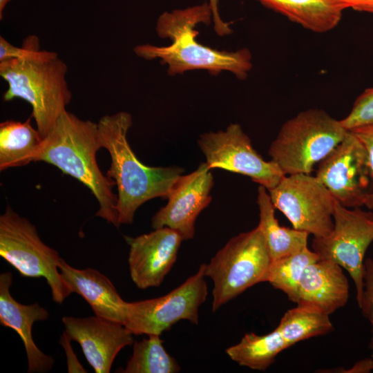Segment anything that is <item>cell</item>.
I'll return each mask as SVG.
<instances>
[{"mask_svg": "<svg viewBox=\"0 0 373 373\" xmlns=\"http://www.w3.org/2000/svg\"><path fill=\"white\" fill-rule=\"evenodd\" d=\"M212 17V10L207 2L164 12L158 17L155 30L160 37L170 39L171 44L167 46L139 45L134 48V52L147 60L160 59L168 66L169 75L206 70L213 75L228 71L240 79H245L252 68L251 54L247 48L220 51L196 40V26L201 23L209 25Z\"/></svg>", "mask_w": 373, "mask_h": 373, "instance_id": "6da1fadb", "label": "cell"}, {"mask_svg": "<svg viewBox=\"0 0 373 373\" xmlns=\"http://www.w3.org/2000/svg\"><path fill=\"white\" fill-rule=\"evenodd\" d=\"M131 125V115L124 111L104 115L97 122L101 146L108 151L111 159L106 175L117 186L119 225L132 223L135 211L146 201L167 198L184 172L178 166H149L142 163L127 140Z\"/></svg>", "mask_w": 373, "mask_h": 373, "instance_id": "7a4b0ae2", "label": "cell"}, {"mask_svg": "<svg viewBox=\"0 0 373 373\" xmlns=\"http://www.w3.org/2000/svg\"><path fill=\"white\" fill-rule=\"evenodd\" d=\"M101 148L97 123L66 110L44 137L37 162L50 164L84 184L99 203L96 216L118 227L117 197L112 191L115 183L102 173L97 162Z\"/></svg>", "mask_w": 373, "mask_h": 373, "instance_id": "3957f363", "label": "cell"}, {"mask_svg": "<svg viewBox=\"0 0 373 373\" xmlns=\"http://www.w3.org/2000/svg\"><path fill=\"white\" fill-rule=\"evenodd\" d=\"M67 73L66 64L52 51L39 58L1 61L0 76L8 84L3 99L26 101L37 129L45 137L70 102Z\"/></svg>", "mask_w": 373, "mask_h": 373, "instance_id": "277c9868", "label": "cell"}, {"mask_svg": "<svg viewBox=\"0 0 373 373\" xmlns=\"http://www.w3.org/2000/svg\"><path fill=\"white\" fill-rule=\"evenodd\" d=\"M347 132L341 120L324 110L307 109L282 125L268 154L285 175L310 174Z\"/></svg>", "mask_w": 373, "mask_h": 373, "instance_id": "5b68a950", "label": "cell"}, {"mask_svg": "<svg viewBox=\"0 0 373 373\" xmlns=\"http://www.w3.org/2000/svg\"><path fill=\"white\" fill-rule=\"evenodd\" d=\"M271 262L258 226L231 238L205 265V276L213 283L212 310L256 284L267 282Z\"/></svg>", "mask_w": 373, "mask_h": 373, "instance_id": "8992f818", "label": "cell"}, {"mask_svg": "<svg viewBox=\"0 0 373 373\" xmlns=\"http://www.w3.org/2000/svg\"><path fill=\"white\" fill-rule=\"evenodd\" d=\"M0 256L21 276L44 278L56 303L62 304L72 294L59 272L58 252L41 240L34 224L10 206L0 216Z\"/></svg>", "mask_w": 373, "mask_h": 373, "instance_id": "52a82bcc", "label": "cell"}, {"mask_svg": "<svg viewBox=\"0 0 373 373\" xmlns=\"http://www.w3.org/2000/svg\"><path fill=\"white\" fill-rule=\"evenodd\" d=\"M205 265L164 296L126 303L124 325L135 335H160L181 320L198 324V310L207 296Z\"/></svg>", "mask_w": 373, "mask_h": 373, "instance_id": "ba28073f", "label": "cell"}, {"mask_svg": "<svg viewBox=\"0 0 373 373\" xmlns=\"http://www.w3.org/2000/svg\"><path fill=\"white\" fill-rule=\"evenodd\" d=\"M333 218L332 231L326 236L314 237L312 250L320 259L334 262L349 273L358 303L364 287L365 254L373 242V212L348 208L336 201Z\"/></svg>", "mask_w": 373, "mask_h": 373, "instance_id": "9c48e42d", "label": "cell"}, {"mask_svg": "<svg viewBox=\"0 0 373 373\" xmlns=\"http://www.w3.org/2000/svg\"><path fill=\"white\" fill-rule=\"evenodd\" d=\"M267 191L274 207L294 229L314 237L326 236L332 231L336 200L316 175H287Z\"/></svg>", "mask_w": 373, "mask_h": 373, "instance_id": "30bf717a", "label": "cell"}, {"mask_svg": "<svg viewBox=\"0 0 373 373\" xmlns=\"http://www.w3.org/2000/svg\"><path fill=\"white\" fill-rule=\"evenodd\" d=\"M316 176L338 202L348 208L365 207L373 189L366 150L351 131L318 164Z\"/></svg>", "mask_w": 373, "mask_h": 373, "instance_id": "8fae6325", "label": "cell"}, {"mask_svg": "<svg viewBox=\"0 0 373 373\" xmlns=\"http://www.w3.org/2000/svg\"><path fill=\"white\" fill-rule=\"evenodd\" d=\"M198 143L211 169L219 168L248 176L267 190L285 176L276 164L265 160L255 150L238 124H231L225 131L204 133Z\"/></svg>", "mask_w": 373, "mask_h": 373, "instance_id": "7c38bea8", "label": "cell"}, {"mask_svg": "<svg viewBox=\"0 0 373 373\" xmlns=\"http://www.w3.org/2000/svg\"><path fill=\"white\" fill-rule=\"evenodd\" d=\"M210 170L203 162L192 173L177 180L167 197V204L152 218L154 229L166 227L178 232L183 240L193 238L195 220L211 200L213 178Z\"/></svg>", "mask_w": 373, "mask_h": 373, "instance_id": "4fadbf2b", "label": "cell"}, {"mask_svg": "<svg viewBox=\"0 0 373 373\" xmlns=\"http://www.w3.org/2000/svg\"><path fill=\"white\" fill-rule=\"evenodd\" d=\"M124 238L129 245L128 261L134 284L141 289L160 286L176 261L182 236L165 227Z\"/></svg>", "mask_w": 373, "mask_h": 373, "instance_id": "5bb4252c", "label": "cell"}, {"mask_svg": "<svg viewBox=\"0 0 373 373\" xmlns=\"http://www.w3.org/2000/svg\"><path fill=\"white\" fill-rule=\"evenodd\" d=\"M64 332L77 342L96 373H108L122 349L133 343V334L122 324L97 316H64Z\"/></svg>", "mask_w": 373, "mask_h": 373, "instance_id": "9a60e30c", "label": "cell"}, {"mask_svg": "<svg viewBox=\"0 0 373 373\" xmlns=\"http://www.w3.org/2000/svg\"><path fill=\"white\" fill-rule=\"evenodd\" d=\"M12 278L10 271L0 274V323L14 329L21 338L28 359V372H49L54 358L36 345L32 335L34 323L46 320L49 313L38 303L24 305L17 302L10 291Z\"/></svg>", "mask_w": 373, "mask_h": 373, "instance_id": "2e32d148", "label": "cell"}, {"mask_svg": "<svg viewBox=\"0 0 373 373\" xmlns=\"http://www.w3.org/2000/svg\"><path fill=\"white\" fill-rule=\"evenodd\" d=\"M349 290V283L342 267L319 258L305 269L295 303L329 315L347 303Z\"/></svg>", "mask_w": 373, "mask_h": 373, "instance_id": "e0dca14e", "label": "cell"}, {"mask_svg": "<svg viewBox=\"0 0 373 373\" xmlns=\"http://www.w3.org/2000/svg\"><path fill=\"white\" fill-rule=\"evenodd\" d=\"M59 269L72 293L81 296L96 316L124 325L127 302L108 277L93 268L73 267L62 258Z\"/></svg>", "mask_w": 373, "mask_h": 373, "instance_id": "ac0fdd59", "label": "cell"}, {"mask_svg": "<svg viewBox=\"0 0 373 373\" xmlns=\"http://www.w3.org/2000/svg\"><path fill=\"white\" fill-rule=\"evenodd\" d=\"M291 21L316 33L335 28L344 9L334 0H258Z\"/></svg>", "mask_w": 373, "mask_h": 373, "instance_id": "d6986e66", "label": "cell"}, {"mask_svg": "<svg viewBox=\"0 0 373 373\" xmlns=\"http://www.w3.org/2000/svg\"><path fill=\"white\" fill-rule=\"evenodd\" d=\"M31 115L26 122L6 120L0 124V170L37 162L44 137L31 124Z\"/></svg>", "mask_w": 373, "mask_h": 373, "instance_id": "ffe728a7", "label": "cell"}, {"mask_svg": "<svg viewBox=\"0 0 373 373\" xmlns=\"http://www.w3.org/2000/svg\"><path fill=\"white\" fill-rule=\"evenodd\" d=\"M257 203L259 209V223L266 241L271 260L296 253L307 247L309 233L283 227L275 217V207L267 189L259 185Z\"/></svg>", "mask_w": 373, "mask_h": 373, "instance_id": "44dd1931", "label": "cell"}, {"mask_svg": "<svg viewBox=\"0 0 373 373\" xmlns=\"http://www.w3.org/2000/svg\"><path fill=\"white\" fill-rule=\"evenodd\" d=\"M289 348L279 330L265 335L246 334L241 341L226 350L229 358L241 366L266 370L284 350Z\"/></svg>", "mask_w": 373, "mask_h": 373, "instance_id": "7402d4cb", "label": "cell"}, {"mask_svg": "<svg viewBox=\"0 0 373 373\" xmlns=\"http://www.w3.org/2000/svg\"><path fill=\"white\" fill-rule=\"evenodd\" d=\"M329 315L315 308L297 305L287 310L276 327L288 347L301 341L331 332Z\"/></svg>", "mask_w": 373, "mask_h": 373, "instance_id": "603a6c76", "label": "cell"}, {"mask_svg": "<svg viewBox=\"0 0 373 373\" xmlns=\"http://www.w3.org/2000/svg\"><path fill=\"white\" fill-rule=\"evenodd\" d=\"M148 336V338L134 343L133 354L122 372H178L181 368L176 360L165 350L160 335Z\"/></svg>", "mask_w": 373, "mask_h": 373, "instance_id": "cb8c5ba5", "label": "cell"}, {"mask_svg": "<svg viewBox=\"0 0 373 373\" xmlns=\"http://www.w3.org/2000/svg\"><path fill=\"white\" fill-rule=\"evenodd\" d=\"M318 259L316 253L305 247L296 253L271 260L267 282L295 303L299 282L305 269Z\"/></svg>", "mask_w": 373, "mask_h": 373, "instance_id": "d4e9b609", "label": "cell"}, {"mask_svg": "<svg viewBox=\"0 0 373 373\" xmlns=\"http://www.w3.org/2000/svg\"><path fill=\"white\" fill-rule=\"evenodd\" d=\"M341 122L347 131L373 125V87L365 89L356 99L351 111Z\"/></svg>", "mask_w": 373, "mask_h": 373, "instance_id": "484cf974", "label": "cell"}, {"mask_svg": "<svg viewBox=\"0 0 373 373\" xmlns=\"http://www.w3.org/2000/svg\"><path fill=\"white\" fill-rule=\"evenodd\" d=\"M51 51L41 50L39 40L35 35H29L21 47L11 44L0 37V62L9 59H30L48 55Z\"/></svg>", "mask_w": 373, "mask_h": 373, "instance_id": "4316f807", "label": "cell"}, {"mask_svg": "<svg viewBox=\"0 0 373 373\" xmlns=\"http://www.w3.org/2000/svg\"><path fill=\"white\" fill-rule=\"evenodd\" d=\"M364 287L361 299L358 303L363 315L371 325V338L369 347L373 352V258H367L364 262Z\"/></svg>", "mask_w": 373, "mask_h": 373, "instance_id": "83f0119b", "label": "cell"}, {"mask_svg": "<svg viewBox=\"0 0 373 373\" xmlns=\"http://www.w3.org/2000/svg\"><path fill=\"white\" fill-rule=\"evenodd\" d=\"M351 131L359 139L366 150L373 179V125L355 128ZM365 207L373 209V189Z\"/></svg>", "mask_w": 373, "mask_h": 373, "instance_id": "f1b7e54d", "label": "cell"}, {"mask_svg": "<svg viewBox=\"0 0 373 373\" xmlns=\"http://www.w3.org/2000/svg\"><path fill=\"white\" fill-rule=\"evenodd\" d=\"M71 340L68 338L66 334L64 332L61 338L60 343L65 349L67 361H68V372H85L84 367L79 365L77 358L74 354L70 341Z\"/></svg>", "mask_w": 373, "mask_h": 373, "instance_id": "f546056e", "label": "cell"}, {"mask_svg": "<svg viewBox=\"0 0 373 373\" xmlns=\"http://www.w3.org/2000/svg\"><path fill=\"white\" fill-rule=\"evenodd\" d=\"M212 10V20L213 21V27L216 33L220 36L229 35L232 30L229 24L224 22L218 11V0H209L208 2Z\"/></svg>", "mask_w": 373, "mask_h": 373, "instance_id": "4dcf8cb0", "label": "cell"}, {"mask_svg": "<svg viewBox=\"0 0 373 373\" xmlns=\"http://www.w3.org/2000/svg\"><path fill=\"white\" fill-rule=\"evenodd\" d=\"M344 10L351 8L356 11L373 14V0H334Z\"/></svg>", "mask_w": 373, "mask_h": 373, "instance_id": "1f68e13d", "label": "cell"}, {"mask_svg": "<svg viewBox=\"0 0 373 373\" xmlns=\"http://www.w3.org/2000/svg\"><path fill=\"white\" fill-rule=\"evenodd\" d=\"M373 370V352L370 358L363 359L355 363L351 368L343 371L352 373H365Z\"/></svg>", "mask_w": 373, "mask_h": 373, "instance_id": "d6a6232c", "label": "cell"}, {"mask_svg": "<svg viewBox=\"0 0 373 373\" xmlns=\"http://www.w3.org/2000/svg\"><path fill=\"white\" fill-rule=\"evenodd\" d=\"M11 0H0V19L3 18V14L6 6L10 3Z\"/></svg>", "mask_w": 373, "mask_h": 373, "instance_id": "836d02e7", "label": "cell"}]
</instances>
